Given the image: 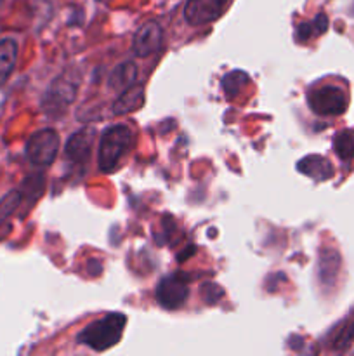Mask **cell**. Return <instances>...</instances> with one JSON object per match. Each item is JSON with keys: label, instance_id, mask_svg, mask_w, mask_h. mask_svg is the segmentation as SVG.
Masks as SVG:
<instances>
[{"label": "cell", "instance_id": "52a82bcc", "mask_svg": "<svg viewBox=\"0 0 354 356\" xmlns=\"http://www.w3.org/2000/svg\"><path fill=\"white\" fill-rule=\"evenodd\" d=\"M228 3L229 0H187L184 7V17L193 26L208 24L224 13Z\"/></svg>", "mask_w": 354, "mask_h": 356}, {"label": "cell", "instance_id": "e0dca14e", "mask_svg": "<svg viewBox=\"0 0 354 356\" xmlns=\"http://www.w3.org/2000/svg\"><path fill=\"white\" fill-rule=\"evenodd\" d=\"M246 82H248V75H245L243 72H233L228 73V75L222 79V89H224L226 96L231 99V97L238 96V94L242 92V89L246 86Z\"/></svg>", "mask_w": 354, "mask_h": 356}, {"label": "cell", "instance_id": "ac0fdd59", "mask_svg": "<svg viewBox=\"0 0 354 356\" xmlns=\"http://www.w3.org/2000/svg\"><path fill=\"white\" fill-rule=\"evenodd\" d=\"M21 198H23L21 191L12 190L0 200V225H3L16 212V209L21 204Z\"/></svg>", "mask_w": 354, "mask_h": 356}, {"label": "cell", "instance_id": "3957f363", "mask_svg": "<svg viewBox=\"0 0 354 356\" xmlns=\"http://www.w3.org/2000/svg\"><path fill=\"white\" fill-rule=\"evenodd\" d=\"M59 134L54 129H42L35 132L26 143V156L33 165L49 167L59 152Z\"/></svg>", "mask_w": 354, "mask_h": 356}, {"label": "cell", "instance_id": "9c48e42d", "mask_svg": "<svg viewBox=\"0 0 354 356\" xmlns=\"http://www.w3.org/2000/svg\"><path fill=\"white\" fill-rule=\"evenodd\" d=\"M94 139H96V131L90 127L75 132L66 143V159L71 163H85L90 159V153H92Z\"/></svg>", "mask_w": 354, "mask_h": 356}, {"label": "cell", "instance_id": "4fadbf2b", "mask_svg": "<svg viewBox=\"0 0 354 356\" xmlns=\"http://www.w3.org/2000/svg\"><path fill=\"white\" fill-rule=\"evenodd\" d=\"M17 59V44L12 38L0 40V86L7 82Z\"/></svg>", "mask_w": 354, "mask_h": 356}, {"label": "cell", "instance_id": "d6986e66", "mask_svg": "<svg viewBox=\"0 0 354 356\" xmlns=\"http://www.w3.org/2000/svg\"><path fill=\"white\" fill-rule=\"evenodd\" d=\"M353 341H354V316L347 320L346 325L342 327V330H340V334L337 336L335 344H333V346H335V350H344V348L349 346Z\"/></svg>", "mask_w": 354, "mask_h": 356}, {"label": "cell", "instance_id": "7c38bea8", "mask_svg": "<svg viewBox=\"0 0 354 356\" xmlns=\"http://www.w3.org/2000/svg\"><path fill=\"white\" fill-rule=\"evenodd\" d=\"M135 79H137V66L132 61L124 63V65L117 66V68L111 72L110 79H108V86L113 90H121L128 89L130 86H134Z\"/></svg>", "mask_w": 354, "mask_h": 356}, {"label": "cell", "instance_id": "6da1fadb", "mask_svg": "<svg viewBox=\"0 0 354 356\" xmlns=\"http://www.w3.org/2000/svg\"><path fill=\"white\" fill-rule=\"evenodd\" d=\"M134 145V132L128 125L115 124L103 132L97 152V163L104 174H111L120 167Z\"/></svg>", "mask_w": 354, "mask_h": 356}, {"label": "cell", "instance_id": "9a60e30c", "mask_svg": "<svg viewBox=\"0 0 354 356\" xmlns=\"http://www.w3.org/2000/svg\"><path fill=\"white\" fill-rule=\"evenodd\" d=\"M333 149L340 160L354 159V131H342L333 138Z\"/></svg>", "mask_w": 354, "mask_h": 356}, {"label": "cell", "instance_id": "30bf717a", "mask_svg": "<svg viewBox=\"0 0 354 356\" xmlns=\"http://www.w3.org/2000/svg\"><path fill=\"white\" fill-rule=\"evenodd\" d=\"M144 104V87L142 86H130L128 89H125L120 96L117 97V101L113 103L111 108V113L115 117H120V115H128L132 111L139 110V108Z\"/></svg>", "mask_w": 354, "mask_h": 356}, {"label": "cell", "instance_id": "8992f818", "mask_svg": "<svg viewBox=\"0 0 354 356\" xmlns=\"http://www.w3.org/2000/svg\"><path fill=\"white\" fill-rule=\"evenodd\" d=\"M187 296H189V289H187L183 275H169V277L162 278L156 287L158 305L165 309L180 308L186 302Z\"/></svg>", "mask_w": 354, "mask_h": 356}, {"label": "cell", "instance_id": "7a4b0ae2", "mask_svg": "<svg viewBox=\"0 0 354 356\" xmlns=\"http://www.w3.org/2000/svg\"><path fill=\"white\" fill-rule=\"evenodd\" d=\"M127 316L124 313H110L94 320L78 334V344L94 351H106L121 339Z\"/></svg>", "mask_w": 354, "mask_h": 356}, {"label": "cell", "instance_id": "5bb4252c", "mask_svg": "<svg viewBox=\"0 0 354 356\" xmlns=\"http://www.w3.org/2000/svg\"><path fill=\"white\" fill-rule=\"evenodd\" d=\"M339 254L335 250H326L325 256H321L319 261V277L325 284H332L337 277V271H339Z\"/></svg>", "mask_w": 354, "mask_h": 356}, {"label": "cell", "instance_id": "ba28073f", "mask_svg": "<svg viewBox=\"0 0 354 356\" xmlns=\"http://www.w3.org/2000/svg\"><path fill=\"white\" fill-rule=\"evenodd\" d=\"M163 44V31L162 26L155 21H148L142 24L134 35L132 40V49L137 58H148V56L155 54L162 49Z\"/></svg>", "mask_w": 354, "mask_h": 356}, {"label": "cell", "instance_id": "8fae6325", "mask_svg": "<svg viewBox=\"0 0 354 356\" xmlns=\"http://www.w3.org/2000/svg\"><path fill=\"white\" fill-rule=\"evenodd\" d=\"M297 169L301 170V172H304L305 176L318 181H326L333 176L332 163L318 155H309L305 156V159H302L301 162H298Z\"/></svg>", "mask_w": 354, "mask_h": 356}, {"label": "cell", "instance_id": "5b68a950", "mask_svg": "<svg viewBox=\"0 0 354 356\" xmlns=\"http://www.w3.org/2000/svg\"><path fill=\"white\" fill-rule=\"evenodd\" d=\"M76 97V82L69 76H58L45 92L42 108L49 115H62Z\"/></svg>", "mask_w": 354, "mask_h": 356}, {"label": "cell", "instance_id": "2e32d148", "mask_svg": "<svg viewBox=\"0 0 354 356\" xmlns=\"http://www.w3.org/2000/svg\"><path fill=\"white\" fill-rule=\"evenodd\" d=\"M326 28H328V19H326L325 14H318L314 17V21L311 23H302L297 30L298 40H307V38L314 37V35L325 33Z\"/></svg>", "mask_w": 354, "mask_h": 356}, {"label": "cell", "instance_id": "277c9868", "mask_svg": "<svg viewBox=\"0 0 354 356\" xmlns=\"http://www.w3.org/2000/svg\"><path fill=\"white\" fill-rule=\"evenodd\" d=\"M307 103L316 115H321V117H337V115H342L347 110L349 97L339 87L323 86L309 92Z\"/></svg>", "mask_w": 354, "mask_h": 356}]
</instances>
